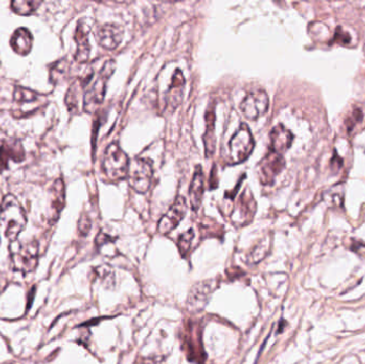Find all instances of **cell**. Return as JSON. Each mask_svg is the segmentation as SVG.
<instances>
[{
    "mask_svg": "<svg viewBox=\"0 0 365 364\" xmlns=\"http://www.w3.org/2000/svg\"><path fill=\"white\" fill-rule=\"evenodd\" d=\"M0 222L4 228L5 236L13 242L24 231L27 223L25 210L13 195H7L0 205Z\"/></svg>",
    "mask_w": 365,
    "mask_h": 364,
    "instance_id": "cell-1",
    "label": "cell"
},
{
    "mask_svg": "<svg viewBox=\"0 0 365 364\" xmlns=\"http://www.w3.org/2000/svg\"><path fill=\"white\" fill-rule=\"evenodd\" d=\"M117 62L113 59L108 60L103 65L99 75L95 80L90 84V87L83 94V110L91 113L96 110L97 106H100L105 99V94L107 90L108 80L110 79L116 71Z\"/></svg>",
    "mask_w": 365,
    "mask_h": 364,
    "instance_id": "cell-2",
    "label": "cell"
},
{
    "mask_svg": "<svg viewBox=\"0 0 365 364\" xmlns=\"http://www.w3.org/2000/svg\"><path fill=\"white\" fill-rule=\"evenodd\" d=\"M10 253L15 271L28 275L35 270L39 262V244L35 240L13 241L10 246Z\"/></svg>",
    "mask_w": 365,
    "mask_h": 364,
    "instance_id": "cell-3",
    "label": "cell"
},
{
    "mask_svg": "<svg viewBox=\"0 0 365 364\" xmlns=\"http://www.w3.org/2000/svg\"><path fill=\"white\" fill-rule=\"evenodd\" d=\"M129 158L126 153L121 149L119 143L113 142L107 147L104 157L102 168L107 179L111 181H118L127 176Z\"/></svg>",
    "mask_w": 365,
    "mask_h": 364,
    "instance_id": "cell-4",
    "label": "cell"
},
{
    "mask_svg": "<svg viewBox=\"0 0 365 364\" xmlns=\"http://www.w3.org/2000/svg\"><path fill=\"white\" fill-rule=\"evenodd\" d=\"M153 164L149 158H135L129 163L127 179L129 186L138 193L149 191L153 179Z\"/></svg>",
    "mask_w": 365,
    "mask_h": 364,
    "instance_id": "cell-5",
    "label": "cell"
},
{
    "mask_svg": "<svg viewBox=\"0 0 365 364\" xmlns=\"http://www.w3.org/2000/svg\"><path fill=\"white\" fill-rule=\"evenodd\" d=\"M229 149L234 164L242 163L249 158L254 149V139L247 124H240L238 130L230 140Z\"/></svg>",
    "mask_w": 365,
    "mask_h": 364,
    "instance_id": "cell-6",
    "label": "cell"
},
{
    "mask_svg": "<svg viewBox=\"0 0 365 364\" xmlns=\"http://www.w3.org/2000/svg\"><path fill=\"white\" fill-rule=\"evenodd\" d=\"M218 285V279H210V280H204L194 284L191 287L187 298V309L194 313L202 311L209 303L212 294L215 292Z\"/></svg>",
    "mask_w": 365,
    "mask_h": 364,
    "instance_id": "cell-7",
    "label": "cell"
},
{
    "mask_svg": "<svg viewBox=\"0 0 365 364\" xmlns=\"http://www.w3.org/2000/svg\"><path fill=\"white\" fill-rule=\"evenodd\" d=\"M255 212H257V202L253 198L252 192L249 189H246L234 205L232 214H231V220L237 226L247 225L252 221Z\"/></svg>",
    "mask_w": 365,
    "mask_h": 364,
    "instance_id": "cell-8",
    "label": "cell"
},
{
    "mask_svg": "<svg viewBox=\"0 0 365 364\" xmlns=\"http://www.w3.org/2000/svg\"><path fill=\"white\" fill-rule=\"evenodd\" d=\"M269 107V98L264 90L258 89L250 92L242 101L241 111L248 120H257L265 115Z\"/></svg>",
    "mask_w": 365,
    "mask_h": 364,
    "instance_id": "cell-9",
    "label": "cell"
},
{
    "mask_svg": "<svg viewBox=\"0 0 365 364\" xmlns=\"http://www.w3.org/2000/svg\"><path fill=\"white\" fill-rule=\"evenodd\" d=\"M285 167V160L282 154L269 151L259 165V177L264 185H270L277 175L281 173Z\"/></svg>",
    "mask_w": 365,
    "mask_h": 364,
    "instance_id": "cell-10",
    "label": "cell"
},
{
    "mask_svg": "<svg viewBox=\"0 0 365 364\" xmlns=\"http://www.w3.org/2000/svg\"><path fill=\"white\" fill-rule=\"evenodd\" d=\"M187 212V202L186 199L181 196H178L174 203L172 204L169 211L162 217V219L158 223L157 230L161 234H168L175 229L182 218L185 217Z\"/></svg>",
    "mask_w": 365,
    "mask_h": 364,
    "instance_id": "cell-11",
    "label": "cell"
},
{
    "mask_svg": "<svg viewBox=\"0 0 365 364\" xmlns=\"http://www.w3.org/2000/svg\"><path fill=\"white\" fill-rule=\"evenodd\" d=\"M186 80L180 70H176L171 78V82L167 90L165 98V109L169 112H173L181 104L184 99Z\"/></svg>",
    "mask_w": 365,
    "mask_h": 364,
    "instance_id": "cell-12",
    "label": "cell"
},
{
    "mask_svg": "<svg viewBox=\"0 0 365 364\" xmlns=\"http://www.w3.org/2000/svg\"><path fill=\"white\" fill-rule=\"evenodd\" d=\"M124 36V29L118 24H105L97 29L96 41L103 48L113 51L121 44Z\"/></svg>",
    "mask_w": 365,
    "mask_h": 364,
    "instance_id": "cell-13",
    "label": "cell"
},
{
    "mask_svg": "<svg viewBox=\"0 0 365 364\" xmlns=\"http://www.w3.org/2000/svg\"><path fill=\"white\" fill-rule=\"evenodd\" d=\"M25 158V150L21 143L16 139H6L0 145V172L8 168L9 162H22Z\"/></svg>",
    "mask_w": 365,
    "mask_h": 364,
    "instance_id": "cell-14",
    "label": "cell"
},
{
    "mask_svg": "<svg viewBox=\"0 0 365 364\" xmlns=\"http://www.w3.org/2000/svg\"><path fill=\"white\" fill-rule=\"evenodd\" d=\"M89 28L83 20H79L75 31V42H76V53L75 60L79 63L87 62L90 57L91 45L89 41Z\"/></svg>",
    "mask_w": 365,
    "mask_h": 364,
    "instance_id": "cell-15",
    "label": "cell"
},
{
    "mask_svg": "<svg viewBox=\"0 0 365 364\" xmlns=\"http://www.w3.org/2000/svg\"><path fill=\"white\" fill-rule=\"evenodd\" d=\"M294 141V135L284 125L278 124L270 131V149L269 151L282 154L287 151Z\"/></svg>",
    "mask_w": 365,
    "mask_h": 364,
    "instance_id": "cell-16",
    "label": "cell"
},
{
    "mask_svg": "<svg viewBox=\"0 0 365 364\" xmlns=\"http://www.w3.org/2000/svg\"><path fill=\"white\" fill-rule=\"evenodd\" d=\"M51 200V220L57 221L65 205V186L62 178H57L52 186Z\"/></svg>",
    "mask_w": 365,
    "mask_h": 364,
    "instance_id": "cell-17",
    "label": "cell"
},
{
    "mask_svg": "<svg viewBox=\"0 0 365 364\" xmlns=\"http://www.w3.org/2000/svg\"><path fill=\"white\" fill-rule=\"evenodd\" d=\"M10 45L17 55L27 56L33 46V36L27 28H18L10 40Z\"/></svg>",
    "mask_w": 365,
    "mask_h": 364,
    "instance_id": "cell-18",
    "label": "cell"
},
{
    "mask_svg": "<svg viewBox=\"0 0 365 364\" xmlns=\"http://www.w3.org/2000/svg\"><path fill=\"white\" fill-rule=\"evenodd\" d=\"M203 193H204V174L202 171V167L197 166L189 188L190 206L194 212H197L200 209L203 199Z\"/></svg>",
    "mask_w": 365,
    "mask_h": 364,
    "instance_id": "cell-19",
    "label": "cell"
},
{
    "mask_svg": "<svg viewBox=\"0 0 365 364\" xmlns=\"http://www.w3.org/2000/svg\"><path fill=\"white\" fill-rule=\"evenodd\" d=\"M206 130L204 133V144L206 157H211L215 152V112L213 110H208L206 112Z\"/></svg>",
    "mask_w": 365,
    "mask_h": 364,
    "instance_id": "cell-20",
    "label": "cell"
},
{
    "mask_svg": "<svg viewBox=\"0 0 365 364\" xmlns=\"http://www.w3.org/2000/svg\"><path fill=\"white\" fill-rule=\"evenodd\" d=\"M41 5L42 2L40 0H13L11 3V8L16 14L26 16L32 14Z\"/></svg>",
    "mask_w": 365,
    "mask_h": 364,
    "instance_id": "cell-21",
    "label": "cell"
},
{
    "mask_svg": "<svg viewBox=\"0 0 365 364\" xmlns=\"http://www.w3.org/2000/svg\"><path fill=\"white\" fill-rule=\"evenodd\" d=\"M269 248H270L269 239L268 238L263 239L251 250V252L249 254V258H248L249 263L257 264V263L261 262L267 256V253H268V251H269Z\"/></svg>",
    "mask_w": 365,
    "mask_h": 364,
    "instance_id": "cell-22",
    "label": "cell"
},
{
    "mask_svg": "<svg viewBox=\"0 0 365 364\" xmlns=\"http://www.w3.org/2000/svg\"><path fill=\"white\" fill-rule=\"evenodd\" d=\"M39 94L29 90L27 88H22L20 86H16L14 88V92H13V100L16 103L22 104V103H32L34 101L38 100Z\"/></svg>",
    "mask_w": 365,
    "mask_h": 364,
    "instance_id": "cell-23",
    "label": "cell"
},
{
    "mask_svg": "<svg viewBox=\"0 0 365 364\" xmlns=\"http://www.w3.org/2000/svg\"><path fill=\"white\" fill-rule=\"evenodd\" d=\"M193 238H194V231L192 229H189L188 231L179 235L178 240H177V246L181 253V256H186V254L188 253V251L191 248Z\"/></svg>",
    "mask_w": 365,
    "mask_h": 364,
    "instance_id": "cell-24",
    "label": "cell"
},
{
    "mask_svg": "<svg viewBox=\"0 0 365 364\" xmlns=\"http://www.w3.org/2000/svg\"><path fill=\"white\" fill-rule=\"evenodd\" d=\"M66 70H67V63L65 60H60V61L56 62L51 69V80L54 83L59 82L61 79L64 78Z\"/></svg>",
    "mask_w": 365,
    "mask_h": 364,
    "instance_id": "cell-25",
    "label": "cell"
},
{
    "mask_svg": "<svg viewBox=\"0 0 365 364\" xmlns=\"http://www.w3.org/2000/svg\"><path fill=\"white\" fill-rule=\"evenodd\" d=\"M96 272L99 274V277L105 282L107 286H111L115 283V274L111 270L110 267L101 266L96 268Z\"/></svg>",
    "mask_w": 365,
    "mask_h": 364,
    "instance_id": "cell-26",
    "label": "cell"
},
{
    "mask_svg": "<svg viewBox=\"0 0 365 364\" xmlns=\"http://www.w3.org/2000/svg\"><path fill=\"white\" fill-rule=\"evenodd\" d=\"M91 226H92V222H91L90 217L88 215H86V214H82L81 217L79 218V221H78V231H79V233L82 236H87L88 233L90 232Z\"/></svg>",
    "mask_w": 365,
    "mask_h": 364,
    "instance_id": "cell-27",
    "label": "cell"
},
{
    "mask_svg": "<svg viewBox=\"0 0 365 364\" xmlns=\"http://www.w3.org/2000/svg\"><path fill=\"white\" fill-rule=\"evenodd\" d=\"M164 358L162 357H150V358H141L135 364H163Z\"/></svg>",
    "mask_w": 365,
    "mask_h": 364,
    "instance_id": "cell-28",
    "label": "cell"
},
{
    "mask_svg": "<svg viewBox=\"0 0 365 364\" xmlns=\"http://www.w3.org/2000/svg\"><path fill=\"white\" fill-rule=\"evenodd\" d=\"M337 39H338L339 43L342 42V44L350 42V36H348L347 33H343V31L340 28H339V31H338V28H337L336 33H335V40H337Z\"/></svg>",
    "mask_w": 365,
    "mask_h": 364,
    "instance_id": "cell-29",
    "label": "cell"
},
{
    "mask_svg": "<svg viewBox=\"0 0 365 364\" xmlns=\"http://www.w3.org/2000/svg\"><path fill=\"white\" fill-rule=\"evenodd\" d=\"M109 240H111V238H110V236H109V235H107V234H104L103 232H101L99 235H97L96 236V245L97 246H103L104 244H105V242H107V241H109Z\"/></svg>",
    "mask_w": 365,
    "mask_h": 364,
    "instance_id": "cell-30",
    "label": "cell"
},
{
    "mask_svg": "<svg viewBox=\"0 0 365 364\" xmlns=\"http://www.w3.org/2000/svg\"><path fill=\"white\" fill-rule=\"evenodd\" d=\"M3 364H14V363H3Z\"/></svg>",
    "mask_w": 365,
    "mask_h": 364,
    "instance_id": "cell-31",
    "label": "cell"
}]
</instances>
